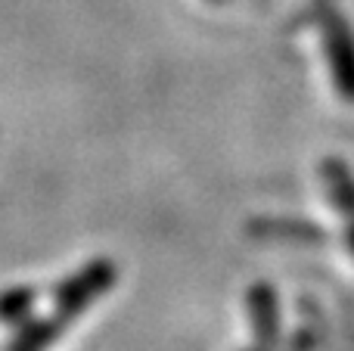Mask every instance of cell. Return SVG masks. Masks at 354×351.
Here are the masks:
<instances>
[{
  "label": "cell",
  "instance_id": "3",
  "mask_svg": "<svg viewBox=\"0 0 354 351\" xmlns=\"http://www.w3.org/2000/svg\"><path fill=\"white\" fill-rule=\"evenodd\" d=\"M320 174H324L326 187H330L333 205L342 211V218L354 221V174L345 168L342 159H324Z\"/></svg>",
  "mask_w": 354,
  "mask_h": 351
},
{
  "label": "cell",
  "instance_id": "4",
  "mask_svg": "<svg viewBox=\"0 0 354 351\" xmlns=\"http://www.w3.org/2000/svg\"><path fill=\"white\" fill-rule=\"evenodd\" d=\"M249 311H252V323H255L258 330V339L264 342V345H270L274 342V333H277V298L274 292H270V286L258 283L255 290L249 292Z\"/></svg>",
  "mask_w": 354,
  "mask_h": 351
},
{
  "label": "cell",
  "instance_id": "1",
  "mask_svg": "<svg viewBox=\"0 0 354 351\" xmlns=\"http://www.w3.org/2000/svg\"><path fill=\"white\" fill-rule=\"evenodd\" d=\"M314 12H317L320 31H324V50L330 59L333 84L345 103H354V31L333 3L320 0Z\"/></svg>",
  "mask_w": 354,
  "mask_h": 351
},
{
  "label": "cell",
  "instance_id": "7",
  "mask_svg": "<svg viewBox=\"0 0 354 351\" xmlns=\"http://www.w3.org/2000/svg\"><path fill=\"white\" fill-rule=\"evenodd\" d=\"M348 246H351V252H354V221H351V230H348Z\"/></svg>",
  "mask_w": 354,
  "mask_h": 351
},
{
  "label": "cell",
  "instance_id": "2",
  "mask_svg": "<svg viewBox=\"0 0 354 351\" xmlns=\"http://www.w3.org/2000/svg\"><path fill=\"white\" fill-rule=\"evenodd\" d=\"M112 280H115V267H112V261H93L91 267H84V271L75 274L72 280H66L62 290L56 292V317H50L53 327L62 330V323L72 321V317L78 314L81 308H87L100 292L109 290Z\"/></svg>",
  "mask_w": 354,
  "mask_h": 351
},
{
  "label": "cell",
  "instance_id": "5",
  "mask_svg": "<svg viewBox=\"0 0 354 351\" xmlns=\"http://www.w3.org/2000/svg\"><path fill=\"white\" fill-rule=\"evenodd\" d=\"M252 234L264 236V240H270V236H277V240H292V243H320L324 240V234H320V227H314V224L308 221H255L249 224Z\"/></svg>",
  "mask_w": 354,
  "mask_h": 351
},
{
  "label": "cell",
  "instance_id": "6",
  "mask_svg": "<svg viewBox=\"0 0 354 351\" xmlns=\"http://www.w3.org/2000/svg\"><path fill=\"white\" fill-rule=\"evenodd\" d=\"M35 296L28 290H10L0 296V317H22L31 308Z\"/></svg>",
  "mask_w": 354,
  "mask_h": 351
}]
</instances>
